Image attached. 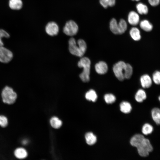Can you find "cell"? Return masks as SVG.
I'll return each mask as SVG.
<instances>
[{
	"instance_id": "7a4b0ae2",
	"label": "cell",
	"mask_w": 160,
	"mask_h": 160,
	"mask_svg": "<svg viewBox=\"0 0 160 160\" xmlns=\"http://www.w3.org/2000/svg\"><path fill=\"white\" fill-rule=\"evenodd\" d=\"M1 96L4 103L9 104H12L15 101L17 94L13 89L8 86H5L3 89Z\"/></svg>"
},
{
	"instance_id": "1f68e13d",
	"label": "cell",
	"mask_w": 160,
	"mask_h": 160,
	"mask_svg": "<svg viewBox=\"0 0 160 160\" xmlns=\"http://www.w3.org/2000/svg\"><path fill=\"white\" fill-rule=\"evenodd\" d=\"M8 124V120L6 117L4 116L0 115V125L2 127H5Z\"/></svg>"
},
{
	"instance_id": "f546056e",
	"label": "cell",
	"mask_w": 160,
	"mask_h": 160,
	"mask_svg": "<svg viewBox=\"0 0 160 160\" xmlns=\"http://www.w3.org/2000/svg\"><path fill=\"white\" fill-rule=\"evenodd\" d=\"M152 79L153 81L155 84L160 85V71H155L152 74Z\"/></svg>"
},
{
	"instance_id": "484cf974",
	"label": "cell",
	"mask_w": 160,
	"mask_h": 160,
	"mask_svg": "<svg viewBox=\"0 0 160 160\" xmlns=\"http://www.w3.org/2000/svg\"><path fill=\"white\" fill-rule=\"evenodd\" d=\"M132 73L133 69L131 65L129 64L126 63L124 72L125 79H129L132 75Z\"/></svg>"
},
{
	"instance_id": "7c38bea8",
	"label": "cell",
	"mask_w": 160,
	"mask_h": 160,
	"mask_svg": "<svg viewBox=\"0 0 160 160\" xmlns=\"http://www.w3.org/2000/svg\"><path fill=\"white\" fill-rule=\"evenodd\" d=\"M95 68L97 73L100 74H104L107 72L108 66L105 62L101 61L95 64Z\"/></svg>"
},
{
	"instance_id": "e575fe53",
	"label": "cell",
	"mask_w": 160,
	"mask_h": 160,
	"mask_svg": "<svg viewBox=\"0 0 160 160\" xmlns=\"http://www.w3.org/2000/svg\"><path fill=\"white\" fill-rule=\"evenodd\" d=\"M132 0L133 1H140V0Z\"/></svg>"
},
{
	"instance_id": "7402d4cb",
	"label": "cell",
	"mask_w": 160,
	"mask_h": 160,
	"mask_svg": "<svg viewBox=\"0 0 160 160\" xmlns=\"http://www.w3.org/2000/svg\"><path fill=\"white\" fill-rule=\"evenodd\" d=\"M15 156L19 159H23L26 158L27 156V153L26 150L23 148L16 149L14 152Z\"/></svg>"
},
{
	"instance_id": "44dd1931",
	"label": "cell",
	"mask_w": 160,
	"mask_h": 160,
	"mask_svg": "<svg viewBox=\"0 0 160 160\" xmlns=\"http://www.w3.org/2000/svg\"><path fill=\"white\" fill-rule=\"evenodd\" d=\"M109 27L110 30L113 33L119 34L118 23L115 18H113L111 19L110 22Z\"/></svg>"
},
{
	"instance_id": "277c9868",
	"label": "cell",
	"mask_w": 160,
	"mask_h": 160,
	"mask_svg": "<svg viewBox=\"0 0 160 160\" xmlns=\"http://www.w3.org/2000/svg\"><path fill=\"white\" fill-rule=\"evenodd\" d=\"M69 50L72 55L81 57L84 54L85 52L79 45H77L75 39L73 38H71L68 41Z\"/></svg>"
},
{
	"instance_id": "836d02e7",
	"label": "cell",
	"mask_w": 160,
	"mask_h": 160,
	"mask_svg": "<svg viewBox=\"0 0 160 160\" xmlns=\"http://www.w3.org/2000/svg\"><path fill=\"white\" fill-rule=\"evenodd\" d=\"M158 99H159V102H160V95H159V97Z\"/></svg>"
},
{
	"instance_id": "8fae6325",
	"label": "cell",
	"mask_w": 160,
	"mask_h": 160,
	"mask_svg": "<svg viewBox=\"0 0 160 160\" xmlns=\"http://www.w3.org/2000/svg\"><path fill=\"white\" fill-rule=\"evenodd\" d=\"M145 138L142 135L136 134L131 139L130 144L132 146L137 148L141 144Z\"/></svg>"
},
{
	"instance_id": "52a82bcc",
	"label": "cell",
	"mask_w": 160,
	"mask_h": 160,
	"mask_svg": "<svg viewBox=\"0 0 160 160\" xmlns=\"http://www.w3.org/2000/svg\"><path fill=\"white\" fill-rule=\"evenodd\" d=\"M13 57V54L10 50L3 46H0V62L8 63L12 60Z\"/></svg>"
},
{
	"instance_id": "8992f818",
	"label": "cell",
	"mask_w": 160,
	"mask_h": 160,
	"mask_svg": "<svg viewBox=\"0 0 160 160\" xmlns=\"http://www.w3.org/2000/svg\"><path fill=\"white\" fill-rule=\"evenodd\" d=\"M78 26L74 21L70 20L66 23L63 28V32L68 36H73L78 32Z\"/></svg>"
},
{
	"instance_id": "ac0fdd59",
	"label": "cell",
	"mask_w": 160,
	"mask_h": 160,
	"mask_svg": "<svg viewBox=\"0 0 160 160\" xmlns=\"http://www.w3.org/2000/svg\"><path fill=\"white\" fill-rule=\"evenodd\" d=\"M136 8L138 13L140 15H146L148 12L147 6L142 3L140 2L137 4Z\"/></svg>"
},
{
	"instance_id": "5b68a950",
	"label": "cell",
	"mask_w": 160,
	"mask_h": 160,
	"mask_svg": "<svg viewBox=\"0 0 160 160\" xmlns=\"http://www.w3.org/2000/svg\"><path fill=\"white\" fill-rule=\"evenodd\" d=\"M126 64L123 61H119L115 63L113 67V73L117 79L120 81L125 79L124 72Z\"/></svg>"
},
{
	"instance_id": "83f0119b",
	"label": "cell",
	"mask_w": 160,
	"mask_h": 160,
	"mask_svg": "<svg viewBox=\"0 0 160 160\" xmlns=\"http://www.w3.org/2000/svg\"><path fill=\"white\" fill-rule=\"evenodd\" d=\"M101 5L104 8H107L108 7L113 6L116 3V0H100Z\"/></svg>"
},
{
	"instance_id": "d6986e66",
	"label": "cell",
	"mask_w": 160,
	"mask_h": 160,
	"mask_svg": "<svg viewBox=\"0 0 160 160\" xmlns=\"http://www.w3.org/2000/svg\"><path fill=\"white\" fill-rule=\"evenodd\" d=\"M132 107L130 104L126 101H123L120 105V111L124 113H129L132 110Z\"/></svg>"
},
{
	"instance_id": "9a60e30c",
	"label": "cell",
	"mask_w": 160,
	"mask_h": 160,
	"mask_svg": "<svg viewBox=\"0 0 160 160\" xmlns=\"http://www.w3.org/2000/svg\"><path fill=\"white\" fill-rule=\"evenodd\" d=\"M152 118L157 124H160V109L157 108H153L151 111Z\"/></svg>"
},
{
	"instance_id": "e0dca14e",
	"label": "cell",
	"mask_w": 160,
	"mask_h": 160,
	"mask_svg": "<svg viewBox=\"0 0 160 160\" xmlns=\"http://www.w3.org/2000/svg\"><path fill=\"white\" fill-rule=\"evenodd\" d=\"M85 138L87 143L89 145L94 144L97 141L96 136L91 132L87 133L85 135Z\"/></svg>"
},
{
	"instance_id": "d6a6232c",
	"label": "cell",
	"mask_w": 160,
	"mask_h": 160,
	"mask_svg": "<svg viewBox=\"0 0 160 160\" xmlns=\"http://www.w3.org/2000/svg\"><path fill=\"white\" fill-rule=\"evenodd\" d=\"M148 1L149 4L153 7L158 6L160 3V0H148Z\"/></svg>"
},
{
	"instance_id": "4fadbf2b",
	"label": "cell",
	"mask_w": 160,
	"mask_h": 160,
	"mask_svg": "<svg viewBox=\"0 0 160 160\" xmlns=\"http://www.w3.org/2000/svg\"><path fill=\"white\" fill-rule=\"evenodd\" d=\"M140 26L143 31L150 32L152 31L153 27L152 24L147 20H144L140 23Z\"/></svg>"
},
{
	"instance_id": "9c48e42d",
	"label": "cell",
	"mask_w": 160,
	"mask_h": 160,
	"mask_svg": "<svg viewBox=\"0 0 160 160\" xmlns=\"http://www.w3.org/2000/svg\"><path fill=\"white\" fill-rule=\"evenodd\" d=\"M128 21L131 25L135 26L140 23V16L138 13L134 11H131L128 16Z\"/></svg>"
},
{
	"instance_id": "6da1fadb",
	"label": "cell",
	"mask_w": 160,
	"mask_h": 160,
	"mask_svg": "<svg viewBox=\"0 0 160 160\" xmlns=\"http://www.w3.org/2000/svg\"><path fill=\"white\" fill-rule=\"evenodd\" d=\"M90 65V60L86 57L81 58L78 63V66L83 68V71L79 75V77L84 82H88L89 81Z\"/></svg>"
},
{
	"instance_id": "2e32d148",
	"label": "cell",
	"mask_w": 160,
	"mask_h": 160,
	"mask_svg": "<svg viewBox=\"0 0 160 160\" xmlns=\"http://www.w3.org/2000/svg\"><path fill=\"white\" fill-rule=\"evenodd\" d=\"M147 97V95L145 91L143 89H140L137 92L135 96L136 100L138 102L141 103L145 100Z\"/></svg>"
},
{
	"instance_id": "4dcf8cb0",
	"label": "cell",
	"mask_w": 160,
	"mask_h": 160,
	"mask_svg": "<svg viewBox=\"0 0 160 160\" xmlns=\"http://www.w3.org/2000/svg\"><path fill=\"white\" fill-rule=\"evenodd\" d=\"M9 34L6 31L3 29H0V46H3L4 45L2 39L3 37L9 38Z\"/></svg>"
},
{
	"instance_id": "603a6c76",
	"label": "cell",
	"mask_w": 160,
	"mask_h": 160,
	"mask_svg": "<svg viewBox=\"0 0 160 160\" xmlns=\"http://www.w3.org/2000/svg\"><path fill=\"white\" fill-rule=\"evenodd\" d=\"M85 97L87 100L95 102L97 99V96L95 91L91 89L87 92Z\"/></svg>"
},
{
	"instance_id": "ba28073f",
	"label": "cell",
	"mask_w": 160,
	"mask_h": 160,
	"mask_svg": "<svg viewBox=\"0 0 160 160\" xmlns=\"http://www.w3.org/2000/svg\"><path fill=\"white\" fill-rule=\"evenodd\" d=\"M45 31L48 35L53 36L58 34L59 28L56 23L54 22H50L48 23L46 25Z\"/></svg>"
},
{
	"instance_id": "f1b7e54d",
	"label": "cell",
	"mask_w": 160,
	"mask_h": 160,
	"mask_svg": "<svg viewBox=\"0 0 160 160\" xmlns=\"http://www.w3.org/2000/svg\"><path fill=\"white\" fill-rule=\"evenodd\" d=\"M105 100L108 104H112L114 103L116 100L115 96L112 94H107L104 96Z\"/></svg>"
},
{
	"instance_id": "5bb4252c",
	"label": "cell",
	"mask_w": 160,
	"mask_h": 160,
	"mask_svg": "<svg viewBox=\"0 0 160 160\" xmlns=\"http://www.w3.org/2000/svg\"><path fill=\"white\" fill-rule=\"evenodd\" d=\"M129 34L132 39L135 41H139L141 38L140 31L137 28H132L130 30Z\"/></svg>"
},
{
	"instance_id": "cb8c5ba5",
	"label": "cell",
	"mask_w": 160,
	"mask_h": 160,
	"mask_svg": "<svg viewBox=\"0 0 160 160\" xmlns=\"http://www.w3.org/2000/svg\"><path fill=\"white\" fill-rule=\"evenodd\" d=\"M118 25L119 34H123L127 29V24L126 21L123 19H121L118 23Z\"/></svg>"
},
{
	"instance_id": "4316f807",
	"label": "cell",
	"mask_w": 160,
	"mask_h": 160,
	"mask_svg": "<svg viewBox=\"0 0 160 160\" xmlns=\"http://www.w3.org/2000/svg\"><path fill=\"white\" fill-rule=\"evenodd\" d=\"M50 123L52 126L55 129L60 128L62 125V121L56 117H53L50 119Z\"/></svg>"
},
{
	"instance_id": "d4e9b609",
	"label": "cell",
	"mask_w": 160,
	"mask_h": 160,
	"mask_svg": "<svg viewBox=\"0 0 160 160\" xmlns=\"http://www.w3.org/2000/svg\"><path fill=\"white\" fill-rule=\"evenodd\" d=\"M153 127L148 123L145 124L142 129V133L144 135H147L151 134L153 131Z\"/></svg>"
},
{
	"instance_id": "ffe728a7",
	"label": "cell",
	"mask_w": 160,
	"mask_h": 160,
	"mask_svg": "<svg viewBox=\"0 0 160 160\" xmlns=\"http://www.w3.org/2000/svg\"><path fill=\"white\" fill-rule=\"evenodd\" d=\"M9 5L12 9L19 10L21 8L23 3L21 0H9Z\"/></svg>"
},
{
	"instance_id": "3957f363",
	"label": "cell",
	"mask_w": 160,
	"mask_h": 160,
	"mask_svg": "<svg viewBox=\"0 0 160 160\" xmlns=\"http://www.w3.org/2000/svg\"><path fill=\"white\" fill-rule=\"evenodd\" d=\"M137 148L138 154L143 157L148 156L153 149L150 140L145 138L140 146Z\"/></svg>"
},
{
	"instance_id": "30bf717a",
	"label": "cell",
	"mask_w": 160,
	"mask_h": 160,
	"mask_svg": "<svg viewBox=\"0 0 160 160\" xmlns=\"http://www.w3.org/2000/svg\"><path fill=\"white\" fill-rule=\"evenodd\" d=\"M142 87L144 88H148L152 85L153 81L152 78L148 74H145L142 75L140 79Z\"/></svg>"
}]
</instances>
